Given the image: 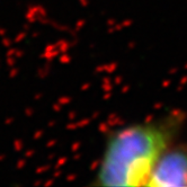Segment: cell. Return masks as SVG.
I'll use <instances>...</instances> for the list:
<instances>
[{
    "mask_svg": "<svg viewBox=\"0 0 187 187\" xmlns=\"http://www.w3.org/2000/svg\"><path fill=\"white\" fill-rule=\"evenodd\" d=\"M184 115L132 124L112 132L93 183L95 186H147L162 153L173 145Z\"/></svg>",
    "mask_w": 187,
    "mask_h": 187,
    "instance_id": "1",
    "label": "cell"
},
{
    "mask_svg": "<svg viewBox=\"0 0 187 187\" xmlns=\"http://www.w3.org/2000/svg\"><path fill=\"white\" fill-rule=\"evenodd\" d=\"M147 186L187 187V145H171L162 153Z\"/></svg>",
    "mask_w": 187,
    "mask_h": 187,
    "instance_id": "2",
    "label": "cell"
}]
</instances>
